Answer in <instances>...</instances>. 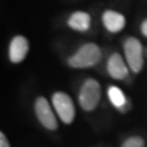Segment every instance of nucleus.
<instances>
[{"instance_id":"nucleus-4","label":"nucleus","mask_w":147,"mask_h":147,"mask_svg":"<svg viewBox=\"0 0 147 147\" xmlns=\"http://www.w3.org/2000/svg\"><path fill=\"white\" fill-rule=\"evenodd\" d=\"M52 103L59 119L66 124H70L75 119L76 109L72 98L63 92H57L53 95Z\"/></svg>"},{"instance_id":"nucleus-11","label":"nucleus","mask_w":147,"mask_h":147,"mask_svg":"<svg viewBox=\"0 0 147 147\" xmlns=\"http://www.w3.org/2000/svg\"><path fill=\"white\" fill-rule=\"evenodd\" d=\"M121 147H144V142L140 137H131L122 143Z\"/></svg>"},{"instance_id":"nucleus-12","label":"nucleus","mask_w":147,"mask_h":147,"mask_svg":"<svg viewBox=\"0 0 147 147\" xmlns=\"http://www.w3.org/2000/svg\"><path fill=\"white\" fill-rule=\"evenodd\" d=\"M0 147H11L4 133H0Z\"/></svg>"},{"instance_id":"nucleus-1","label":"nucleus","mask_w":147,"mask_h":147,"mask_svg":"<svg viewBox=\"0 0 147 147\" xmlns=\"http://www.w3.org/2000/svg\"><path fill=\"white\" fill-rule=\"evenodd\" d=\"M100 58L101 51L99 47L95 43H86L69 57L68 64L73 68H89L98 64Z\"/></svg>"},{"instance_id":"nucleus-9","label":"nucleus","mask_w":147,"mask_h":147,"mask_svg":"<svg viewBox=\"0 0 147 147\" xmlns=\"http://www.w3.org/2000/svg\"><path fill=\"white\" fill-rule=\"evenodd\" d=\"M68 25L73 30L78 32H86L90 29L91 16L85 11H76L68 19Z\"/></svg>"},{"instance_id":"nucleus-5","label":"nucleus","mask_w":147,"mask_h":147,"mask_svg":"<svg viewBox=\"0 0 147 147\" xmlns=\"http://www.w3.org/2000/svg\"><path fill=\"white\" fill-rule=\"evenodd\" d=\"M34 111H36L39 122L46 129L54 131L58 127L54 112H53L48 100L45 98L39 96L36 98V103H34Z\"/></svg>"},{"instance_id":"nucleus-3","label":"nucleus","mask_w":147,"mask_h":147,"mask_svg":"<svg viewBox=\"0 0 147 147\" xmlns=\"http://www.w3.org/2000/svg\"><path fill=\"white\" fill-rule=\"evenodd\" d=\"M123 50L128 67L134 73H140L143 67L142 45L136 37H129L124 41Z\"/></svg>"},{"instance_id":"nucleus-7","label":"nucleus","mask_w":147,"mask_h":147,"mask_svg":"<svg viewBox=\"0 0 147 147\" xmlns=\"http://www.w3.org/2000/svg\"><path fill=\"white\" fill-rule=\"evenodd\" d=\"M107 72L111 78L117 79V80H121V79L127 78L129 70L121 55L117 53H115L108 58Z\"/></svg>"},{"instance_id":"nucleus-10","label":"nucleus","mask_w":147,"mask_h":147,"mask_svg":"<svg viewBox=\"0 0 147 147\" xmlns=\"http://www.w3.org/2000/svg\"><path fill=\"white\" fill-rule=\"evenodd\" d=\"M107 95L111 103L119 110L121 109L128 102L127 98H126V96H124L121 89H119L117 86H110L108 88Z\"/></svg>"},{"instance_id":"nucleus-6","label":"nucleus","mask_w":147,"mask_h":147,"mask_svg":"<svg viewBox=\"0 0 147 147\" xmlns=\"http://www.w3.org/2000/svg\"><path fill=\"white\" fill-rule=\"evenodd\" d=\"M29 52V42L27 38L16 36L11 39L9 47V58L13 63H20L26 57Z\"/></svg>"},{"instance_id":"nucleus-2","label":"nucleus","mask_w":147,"mask_h":147,"mask_svg":"<svg viewBox=\"0 0 147 147\" xmlns=\"http://www.w3.org/2000/svg\"><path fill=\"white\" fill-rule=\"evenodd\" d=\"M100 99V85L96 79L89 78L80 88L78 102L84 111L95 110Z\"/></svg>"},{"instance_id":"nucleus-8","label":"nucleus","mask_w":147,"mask_h":147,"mask_svg":"<svg viewBox=\"0 0 147 147\" xmlns=\"http://www.w3.org/2000/svg\"><path fill=\"white\" fill-rule=\"evenodd\" d=\"M102 22L104 27L110 33H119L125 27L126 20L121 13L107 10L102 14Z\"/></svg>"},{"instance_id":"nucleus-13","label":"nucleus","mask_w":147,"mask_h":147,"mask_svg":"<svg viewBox=\"0 0 147 147\" xmlns=\"http://www.w3.org/2000/svg\"><path fill=\"white\" fill-rule=\"evenodd\" d=\"M140 31H142L143 36L147 37V19H145L142 23V25H140Z\"/></svg>"}]
</instances>
